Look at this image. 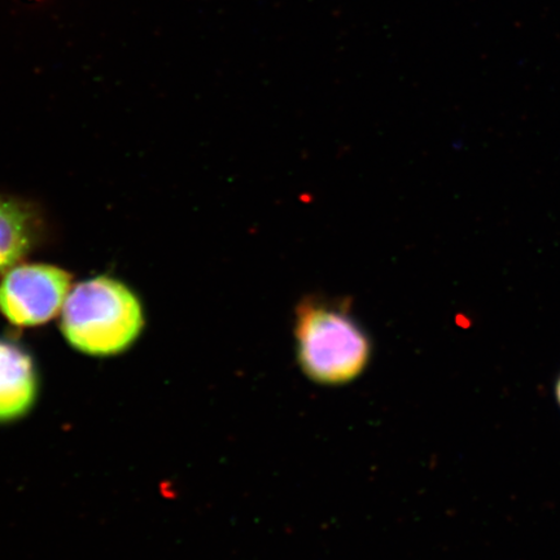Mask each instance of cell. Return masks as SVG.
<instances>
[{
    "instance_id": "obj_1",
    "label": "cell",
    "mask_w": 560,
    "mask_h": 560,
    "mask_svg": "<svg viewBox=\"0 0 560 560\" xmlns=\"http://www.w3.org/2000/svg\"><path fill=\"white\" fill-rule=\"evenodd\" d=\"M142 303L128 285L107 276L70 289L61 307V332L79 352L107 357L128 350L144 328Z\"/></svg>"
},
{
    "instance_id": "obj_2",
    "label": "cell",
    "mask_w": 560,
    "mask_h": 560,
    "mask_svg": "<svg viewBox=\"0 0 560 560\" xmlns=\"http://www.w3.org/2000/svg\"><path fill=\"white\" fill-rule=\"evenodd\" d=\"M298 359L314 383L341 385L353 382L371 359V341L359 322L340 306L304 301L296 313Z\"/></svg>"
},
{
    "instance_id": "obj_3",
    "label": "cell",
    "mask_w": 560,
    "mask_h": 560,
    "mask_svg": "<svg viewBox=\"0 0 560 560\" xmlns=\"http://www.w3.org/2000/svg\"><path fill=\"white\" fill-rule=\"evenodd\" d=\"M70 284L72 276L58 266L18 264L0 282V312L20 327L47 324L65 305Z\"/></svg>"
},
{
    "instance_id": "obj_4",
    "label": "cell",
    "mask_w": 560,
    "mask_h": 560,
    "mask_svg": "<svg viewBox=\"0 0 560 560\" xmlns=\"http://www.w3.org/2000/svg\"><path fill=\"white\" fill-rule=\"evenodd\" d=\"M38 395L33 357L19 342L0 338V422H11L32 409Z\"/></svg>"
},
{
    "instance_id": "obj_5",
    "label": "cell",
    "mask_w": 560,
    "mask_h": 560,
    "mask_svg": "<svg viewBox=\"0 0 560 560\" xmlns=\"http://www.w3.org/2000/svg\"><path fill=\"white\" fill-rule=\"evenodd\" d=\"M37 210L25 201L0 196V275L18 265L42 240Z\"/></svg>"
},
{
    "instance_id": "obj_6",
    "label": "cell",
    "mask_w": 560,
    "mask_h": 560,
    "mask_svg": "<svg viewBox=\"0 0 560 560\" xmlns=\"http://www.w3.org/2000/svg\"><path fill=\"white\" fill-rule=\"evenodd\" d=\"M556 396H557L558 404L560 406V377H559V380L557 382Z\"/></svg>"
}]
</instances>
